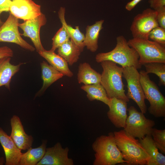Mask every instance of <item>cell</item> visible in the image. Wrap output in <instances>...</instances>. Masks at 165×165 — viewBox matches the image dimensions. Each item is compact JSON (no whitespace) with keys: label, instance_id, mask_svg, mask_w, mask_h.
I'll use <instances>...</instances> for the list:
<instances>
[{"label":"cell","instance_id":"33","mask_svg":"<svg viewBox=\"0 0 165 165\" xmlns=\"http://www.w3.org/2000/svg\"><path fill=\"white\" fill-rule=\"evenodd\" d=\"M13 56V50L6 46L0 47V59L5 57H12Z\"/></svg>","mask_w":165,"mask_h":165},{"label":"cell","instance_id":"3","mask_svg":"<svg viewBox=\"0 0 165 165\" xmlns=\"http://www.w3.org/2000/svg\"><path fill=\"white\" fill-rule=\"evenodd\" d=\"M100 63L103 70L101 83L108 97H115L127 102H129L130 100L125 93L124 85L122 81L123 68L111 61H104Z\"/></svg>","mask_w":165,"mask_h":165},{"label":"cell","instance_id":"9","mask_svg":"<svg viewBox=\"0 0 165 165\" xmlns=\"http://www.w3.org/2000/svg\"><path fill=\"white\" fill-rule=\"evenodd\" d=\"M157 15L156 10L149 8L136 15L130 27L133 38L148 39L150 31L154 28L159 26Z\"/></svg>","mask_w":165,"mask_h":165},{"label":"cell","instance_id":"35","mask_svg":"<svg viewBox=\"0 0 165 165\" xmlns=\"http://www.w3.org/2000/svg\"><path fill=\"white\" fill-rule=\"evenodd\" d=\"M142 0H132L127 3L125 9L128 11L131 10L136 6Z\"/></svg>","mask_w":165,"mask_h":165},{"label":"cell","instance_id":"30","mask_svg":"<svg viewBox=\"0 0 165 165\" xmlns=\"http://www.w3.org/2000/svg\"><path fill=\"white\" fill-rule=\"evenodd\" d=\"M148 39L165 46V29L160 26L154 28L150 32Z\"/></svg>","mask_w":165,"mask_h":165},{"label":"cell","instance_id":"10","mask_svg":"<svg viewBox=\"0 0 165 165\" xmlns=\"http://www.w3.org/2000/svg\"><path fill=\"white\" fill-rule=\"evenodd\" d=\"M18 19L9 13L6 21L0 27V42L14 43L30 51L35 49L21 37L18 29Z\"/></svg>","mask_w":165,"mask_h":165},{"label":"cell","instance_id":"28","mask_svg":"<svg viewBox=\"0 0 165 165\" xmlns=\"http://www.w3.org/2000/svg\"><path fill=\"white\" fill-rule=\"evenodd\" d=\"M70 39V37L68 34L65 28L62 26L52 39V47L50 50L55 52L60 46Z\"/></svg>","mask_w":165,"mask_h":165},{"label":"cell","instance_id":"21","mask_svg":"<svg viewBox=\"0 0 165 165\" xmlns=\"http://www.w3.org/2000/svg\"><path fill=\"white\" fill-rule=\"evenodd\" d=\"M104 20H101L96 22L91 25H88L86 28L83 43L85 46L91 52H96L97 50L98 40L101 31L103 28Z\"/></svg>","mask_w":165,"mask_h":165},{"label":"cell","instance_id":"18","mask_svg":"<svg viewBox=\"0 0 165 165\" xmlns=\"http://www.w3.org/2000/svg\"><path fill=\"white\" fill-rule=\"evenodd\" d=\"M40 66L43 84L41 89L35 94V98L41 96L51 85L64 76L44 61L40 63Z\"/></svg>","mask_w":165,"mask_h":165},{"label":"cell","instance_id":"11","mask_svg":"<svg viewBox=\"0 0 165 165\" xmlns=\"http://www.w3.org/2000/svg\"><path fill=\"white\" fill-rule=\"evenodd\" d=\"M46 22L45 15L42 13L39 15L34 18L19 24V27L23 31L21 35L30 38L38 53L46 50L41 43L40 32L41 27L45 25Z\"/></svg>","mask_w":165,"mask_h":165},{"label":"cell","instance_id":"14","mask_svg":"<svg viewBox=\"0 0 165 165\" xmlns=\"http://www.w3.org/2000/svg\"><path fill=\"white\" fill-rule=\"evenodd\" d=\"M11 132L10 135L17 147L20 150H28L31 147L33 138L25 132L19 117L13 115L10 119Z\"/></svg>","mask_w":165,"mask_h":165},{"label":"cell","instance_id":"2","mask_svg":"<svg viewBox=\"0 0 165 165\" xmlns=\"http://www.w3.org/2000/svg\"><path fill=\"white\" fill-rule=\"evenodd\" d=\"M116 44L111 51L106 53H100L95 57L96 61L98 63L106 61L113 62L122 66H134L137 69L141 68L142 65L139 61V56L136 51L130 46L125 38L122 35L116 38Z\"/></svg>","mask_w":165,"mask_h":165},{"label":"cell","instance_id":"15","mask_svg":"<svg viewBox=\"0 0 165 165\" xmlns=\"http://www.w3.org/2000/svg\"><path fill=\"white\" fill-rule=\"evenodd\" d=\"M110 99L108 117L114 125L117 128H124L127 117V102L115 97Z\"/></svg>","mask_w":165,"mask_h":165},{"label":"cell","instance_id":"34","mask_svg":"<svg viewBox=\"0 0 165 165\" xmlns=\"http://www.w3.org/2000/svg\"><path fill=\"white\" fill-rule=\"evenodd\" d=\"M150 6L154 10L165 6V0H149Z\"/></svg>","mask_w":165,"mask_h":165},{"label":"cell","instance_id":"7","mask_svg":"<svg viewBox=\"0 0 165 165\" xmlns=\"http://www.w3.org/2000/svg\"><path fill=\"white\" fill-rule=\"evenodd\" d=\"M127 116L124 127V131L136 138L141 139L147 135H151L155 121L147 118L144 113L131 106L127 108Z\"/></svg>","mask_w":165,"mask_h":165},{"label":"cell","instance_id":"1","mask_svg":"<svg viewBox=\"0 0 165 165\" xmlns=\"http://www.w3.org/2000/svg\"><path fill=\"white\" fill-rule=\"evenodd\" d=\"M117 147L128 165H147L150 157L139 140L124 130L113 132Z\"/></svg>","mask_w":165,"mask_h":165},{"label":"cell","instance_id":"12","mask_svg":"<svg viewBox=\"0 0 165 165\" xmlns=\"http://www.w3.org/2000/svg\"><path fill=\"white\" fill-rule=\"evenodd\" d=\"M9 12L24 21L34 18L42 13L41 6L32 0H11Z\"/></svg>","mask_w":165,"mask_h":165},{"label":"cell","instance_id":"20","mask_svg":"<svg viewBox=\"0 0 165 165\" xmlns=\"http://www.w3.org/2000/svg\"><path fill=\"white\" fill-rule=\"evenodd\" d=\"M38 53L45 59L50 65L61 73L64 75L70 78L73 76V73L69 69L67 62L54 51L45 50Z\"/></svg>","mask_w":165,"mask_h":165},{"label":"cell","instance_id":"27","mask_svg":"<svg viewBox=\"0 0 165 165\" xmlns=\"http://www.w3.org/2000/svg\"><path fill=\"white\" fill-rule=\"evenodd\" d=\"M143 65L147 74L154 73L158 77L159 86H165V63L153 62L145 64Z\"/></svg>","mask_w":165,"mask_h":165},{"label":"cell","instance_id":"17","mask_svg":"<svg viewBox=\"0 0 165 165\" xmlns=\"http://www.w3.org/2000/svg\"><path fill=\"white\" fill-rule=\"evenodd\" d=\"M11 57H5L0 59V87L4 86L10 90V83L12 77L20 70L24 63L13 65L10 63Z\"/></svg>","mask_w":165,"mask_h":165},{"label":"cell","instance_id":"32","mask_svg":"<svg viewBox=\"0 0 165 165\" xmlns=\"http://www.w3.org/2000/svg\"><path fill=\"white\" fill-rule=\"evenodd\" d=\"M11 0H0V27L4 22L0 18L1 14L3 12H9Z\"/></svg>","mask_w":165,"mask_h":165},{"label":"cell","instance_id":"19","mask_svg":"<svg viewBox=\"0 0 165 165\" xmlns=\"http://www.w3.org/2000/svg\"><path fill=\"white\" fill-rule=\"evenodd\" d=\"M139 141L150 157L147 165H165V156L159 152L151 135H147Z\"/></svg>","mask_w":165,"mask_h":165},{"label":"cell","instance_id":"22","mask_svg":"<svg viewBox=\"0 0 165 165\" xmlns=\"http://www.w3.org/2000/svg\"><path fill=\"white\" fill-rule=\"evenodd\" d=\"M101 74L94 69L89 63L80 64L77 74L79 83L88 85L101 83Z\"/></svg>","mask_w":165,"mask_h":165},{"label":"cell","instance_id":"16","mask_svg":"<svg viewBox=\"0 0 165 165\" xmlns=\"http://www.w3.org/2000/svg\"><path fill=\"white\" fill-rule=\"evenodd\" d=\"M0 143L3 148L6 165H19L22 153L10 136L0 127Z\"/></svg>","mask_w":165,"mask_h":165},{"label":"cell","instance_id":"6","mask_svg":"<svg viewBox=\"0 0 165 165\" xmlns=\"http://www.w3.org/2000/svg\"><path fill=\"white\" fill-rule=\"evenodd\" d=\"M140 83L145 99L150 103L149 113L156 118L165 117V97L145 71L139 72Z\"/></svg>","mask_w":165,"mask_h":165},{"label":"cell","instance_id":"13","mask_svg":"<svg viewBox=\"0 0 165 165\" xmlns=\"http://www.w3.org/2000/svg\"><path fill=\"white\" fill-rule=\"evenodd\" d=\"M69 150L68 147L63 148L57 142L46 148L44 156L37 165H73V160L68 157Z\"/></svg>","mask_w":165,"mask_h":165},{"label":"cell","instance_id":"29","mask_svg":"<svg viewBox=\"0 0 165 165\" xmlns=\"http://www.w3.org/2000/svg\"><path fill=\"white\" fill-rule=\"evenodd\" d=\"M153 140L158 149L165 154V130L153 128L151 134Z\"/></svg>","mask_w":165,"mask_h":165},{"label":"cell","instance_id":"4","mask_svg":"<svg viewBox=\"0 0 165 165\" xmlns=\"http://www.w3.org/2000/svg\"><path fill=\"white\" fill-rule=\"evenodd\" d=\"M95 152L94 165H115L126 163L117 147L113 133L97 138L92 145Z\"/></svg>","mask_w":165,"mask_h":165},{"label":"cell","instance_id":"26","mask_svg":"<svg viewBox=\"0 0 165 165\" xmlns=\"http://www.w3.org/2000/svg\"><path fill=\"white\" fill-rule=\"evenodd\" d=\"M81 88L86 93L87 98L90 101H100L108 107L110 103V99L108 97L106 91L101 83L84 85Z\"/></svg>","mask_w":165,"mask_h":165},{"label":"cell","instance_id":"24","mask_svg":"<svg viewBox=\"0 0 165 165\" xmlns=\"http://www.w3.org/2000/svg\"><path fill=\"white\" fill-rule=\"evenodd\" d=\"M47 142L46 140H44L39 146L35 148L31 147L26 152L22 153L19 165H37L45 153Z\"/></svg>","mask_w":165,"mask_h":165},{"label":"cell","instance_id":"23","mask_svg":"<svg viewBox=\"0 0 165 165\" xmlns=\"http://www.w3.org/2000/svg\"><path fill=\"white\" fill-rule=\"evenodd\" d=\"M65 8L62 7L60 8L58 12L59 18L62 26L66 29L70 36V39L82 52L85 47L83 43L85 35L80 31L79 26H76L74 28L71 25L67 24L65 18Z\"/></svg>","mask_w":165,"mask_h":165},{"label":"cell","instance_id":"5","mask_svg":"<svg viewBox=\"0 0 165 165\" xmlns=\"http://www.w3.org/2000/svg\"><path fill=\"white\" fill-rule=\"evenodd\" d=\"M127 43L137 52L141 65L153 62L165 63V46L148 39L133 38Z\"/></svg>","mask_w":165,"mask_h":165},{"label":"cell","instance_id":"31","mask_svg":"<svg viewBox=\"0 0 165 165\" xmlns=\"http://www.w3.org/2000/svg\"><path fill=\"white\" fill-rule=\"evenodd\" d=\"M157 12V19L159 26L165 29V6L156 10Z\"/></svg>","mask_w":165,"mask_h":165},{"label":"cell","instance_id":"8","mask_svg":"<svg viewBox=\"0 0 165 165\" xmlns=\"http://www.w3.org/2000/svg\"><path fill=\"white\" fill-rule=\"evenodd\" d=\"M123 77L127 83V92L126 94L130 99L133 100L144 114L147 111L145 97L140 80V75L137 69L134 66L123 68Z\"/></svg>","mask_w":165,"mask_h":165},{"label":"cell","instance_id":"25","mask_svg":"<svg viewBox=\"0 0 165 165\" xmlns=\"http://www.w3.org/2000/svg\"><path fill=\"white\" fill-rule=\"evenodd\" d=\"M57 49L58 54L64 58L70 66L77 62L81 52L79 48L71 39Z\"/></svg>","mask_w":165,"mask_h":165}]
</instances>
